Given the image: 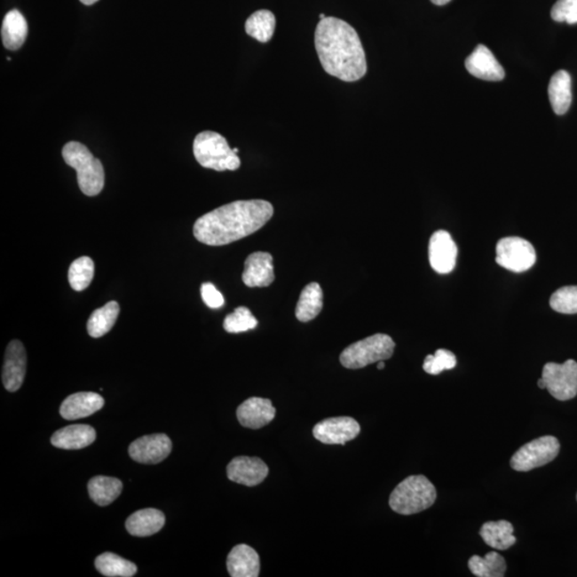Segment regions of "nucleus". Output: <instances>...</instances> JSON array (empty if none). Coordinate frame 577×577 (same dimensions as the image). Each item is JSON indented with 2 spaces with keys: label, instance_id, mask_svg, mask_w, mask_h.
Listing matches in <instances>:
<instances>
[{
  "label": "nucleus",
  "instance_id": "6ab92c4d",
  "mask_svg": "<svg viewBox=\"0 0 577 577\" xmlns=\"http://www.w3.org/2000/svg\"><path fill=\"white\" fill-rule=\"evenodd\" d=\"M97 439V432L88 424H73L58 430L51 439L56 448L77 450L88 447Z\"/></svg>",
  "mask_w": 577,
  "mask_h": 577
},
{
  "label": "nucleus",
  "instance_id": "6e6552de",
  "mask_svg": "<svg viewBox=\"0 0 577 577\" xmlns=\"http://www.w3.org/2000/svg\"><path fill=\"white\" fill-rule=\"evenodd\" d=\"M537 255L528 241L518 237L503 238L496 246V262L503 269L522 273L532 269Z\"/></svg>",
  "mask_w": 577,
  "mask_h": 577
},
{
  "label": "nucleus",
  "instance_id": "f3484780",
  "mask_svg": "<svg viewBox=\"0 0 577 577\" xmlns=\"http://www.w3.org/2000/svg\"><path fill=\"white\" fill-rule=\"evenodd\" d=\"M243 282L249 288L269 287L275 280L273 257L269 253L251 254L245 261Z\"/></svg>",
  "mask_w": 577,
  "mask_h": 577
},
{
  "label": "nucleus",
  "instance_id": "2f4dec72",
  "mask_svg": "<svg viewBox=\"0 0 577 577\" xmlns=\"http://www.w3.org/2000/svg\"><path fill=\"white\" fill-rule=\"evenodd\" d=\"M257 325H258V320L253 316L249 308L243 306L228 314L224 321V328L230 334L248 332V330L256 328Z\"/></svg>",
  "mask_w": 577,
  "mask_h": 577
},
{
  "label": "nucleus",
  "instance_id": "f257e3e1",
  "mask_svg": "<svg viewBox=\"0 0 577 577\" xmlns=\"http://www.w3.org/2000/svg\"><path fill=\"white\" fill-rule=\"evenodd\" d=\"M273 214L274 208L269 202L256 199L231 202L198 218L194 235L202 244L227 245L257 233Z\"/></svg>",
  "mask_w": 577,
  "mask_h": 577
},
{
  "label": "nucleus",
  "instance_id": "e433bc0d",
  "mask_svg": "<svg viewBox=\"0 0 577 577\" xmlns=\"http://www.w3.org/2000/svg\"><path fill=\"white\" fill-rule=\"evenodd\" d=\"M431 2L437 4V6H444V4H447L451 0H431Z\"/></svg>",
  "mask_w": 577,
  "mask_h": 577
},
{
  "label": "nucleus",
  "instance_id": "9b49d317",
  "mask_svg": "<svg viewBox=\"0 0 577 577\" xmlns=\"http://www.w3.org/2000/svg\"><path fill=\"white\" fill-rule=\"evenodd\" d=\"M172 443L165 434H152L138 439L130 445V458L141 464H157L170 454Z\"/></svg>",
  "mask_w": 577,
  "mask_h": 577
},
{
  "label": "nucleus",
  "instance_id": "aec40b11",
  "mask_svg": "<svg viewBox=\"0 0 577 577\" xmlns=\"http://www.w3.org/2000/svg\"><path fill=\"white\" fill-rule=\"evenodd\" d=\"M227 569L233 577H257L260 573L258 553L249 545L240 544L231 549L227 559Z\"/></svg>",
  "mask_w": 577,
  "mask_h": 577
},
{
  "label": "nucleus",
  "instance_id": "a19ab883",
  "mask_svg": "<svg viewBox=\"0 0 577 577\" xmlns=\"http://www.w3.org/2000/svg\"><path fill=\"white\" fill-rule=\"evenodd\" d=\"M327 18H328L327 15H325L323 13L320 14V19L324 20V19H327Z\"/></svg>",
  "mask_w": 577,
  "mask_h": 577
},
{
  "label": "nucleus",
  "instance_id": "c9c22d12",
  "mask_svg": "<svg viewBox=\"0 0 577 577\" xmlns=\"http://www.w3.org/2000/svg\"><path fill=\"white\" fill-rule=\"evenodd\" d=\"M202 296L204 304L209 308L218 309L224 306L225 298L217 287L211 282H204L202 286Z\"/></svg>",
  "mask_w": 577,
  "mask_h": 577
},
{
  "label": "nucleus",
  "instance_id": "dca6fc26",
  "mask_svg": "<svg viewBox=\"0 0 577 577\" xmlns=\"http://www.w3.org/2000/svg\"><path fill=\"white\" fill-rule=\"evenodd\" d=\"M276 408L269 399L249 398L238 407L237 416L245 428L260 429L267 426L275 418Z\"/></svg>",
  "mask_w": 577,
  "mask_h": 577
},
{
  "label": "nucleus",
  "instance_id": "9d476101",
  "mask_svg": "<svg viewBox=\"0 0 577 577\" xmlns=\"http://www.w3.org/2000/svg\"><path fill=\"white\" fill-rule=\"evenodd\" d=\"M313 437L328 445H344L358 438L360 426L351 417H335L324 419L314 426Z\"/></svg>",
  "mask_w": 577,
  "mask_h": 577
},
{
  "label": "nucleus",
  "instance_id": "f03ea898",
  "mask_svg": "<svg viewBox=\"0 0 577 577\" xmlns=\"http://www.w3.org/2000/svg\"><path fill=\"white\" fill-rule=\"evenodd\" d=\"M314 44L320 62L328 75L344 82H356L367 73L364 46L350 24L337 18L320 20Z\"/></svg>",
  "mask_w": 577,
  "mask_h": 577
},
{
  "label": "nucleus",
  "instance_id": "7c9ffc66",
  "mask_svg": "<svg viewBox=\"0 0 577 577\" xmlns=\"http://www.w3.org/2000/svg\"><path fill=\"white\" fill-rule=\"evenodd\" d=\"M69 282L75 291L81 292L86 290L91 286L94 276V264L89 257H81V258L73 261L69 269Z\"/></svg>",
  "mask_w": 577,
  "mask_h": 577
},
{
  "label": "nucleus",
  "instance_id": "39448f33",
  "mask_svg": "<svg viewBox=\"0 0 577 577\" xmlns=\"http://www.w3.org/2000/svg\"><path fill=\"white\" fill-rule=\"evenodd\" d=\"M193 149L199 164L208 170L234 171L241 166L239 156L230 148L227 139L212 130L199 133Z\"/></svg>",
  "mask_w": 577,
  "mask_h": 577
},
{
  "label": "nucleus",
  "instance_id": "f704fd0d",
  "mask_svg": "<svg viewBox=\"0 0 577 577\" xmlns=\"http://www.w3.org/2000/svg\"><path fill=\"white\" fill-rule=\"evenodd\" d=\"M552 19L556 22L568 23L570 25L577 23V0H558L552 9Z\"/></svg>",
  "mask_w": 577,
  "mask_h": 577
},
{
  "label": "nucleus",
  "instance_id": "bb28decb",
  "mask_svg": "<svg viewBox=\"0 0 577 577\" xmlns=\"http://www.w3.org/2000/svg\"><path fill=\"white\" fill-rule=\"evenodd\" d=\"M119 312V304L115 301L94 311L88 320V334L93 338H99L107 335L117 321Z\"/></svg>",
  "mask_w": 577,
  "mask_h": 577
},
{
  "label": "nucleus",
  "instance_id": "58836bf2",
  "mask_svg": "<svg viewBox=\"0 0 577 577\" xmlns=\"http://www.w3.org/2000/svg\"><path fill=\"white\" fill-rule=\"evenodd\" d=\"M538 386H539V388H541V390H544V388H547V385H545V382L542 379V377H541V379H540L538 381Z\"/></svg>",
  "mask_w": 577,
  "mask_h": 577
},
{
  "label": "nucleus",
  "instance_id": "ea45409f",
  "mask_svg": "<svg viewBox=\"0 0 577 577\" xmlns=\"http://www.w3.org/2000/svg\"><path fill=\"white\" fill-rule=\"evenodd\" d=\"M385 368V363L384 360L379 361V364H377V369L383 370Z\"/></svg>",
  "mask_w": 577,
  "mask_h": 577
},
{
  "label": "nucleus",
  "instance_id": "c756f323",
  "mask_svg": "<svg viewBox=\"0 0 577 577\" xmlns=\"http://www.w3.org/2000/svg\"><path fill=\"white\" fill-rule=\"evenodd\" d=\"M96 568L104 576L107 577H132L138 572V566L114 553H104L98 556Z\"/></svg>",
  "mask_w": 577,
  "mask_h": 577
},
{
  "label": "nucleus",
  "instance_id": "393cba45",
  "mask_svg": "<svg viewBox=\"0 0 577 577\" xmlns=\"http://www.w3.org/2000/svg\"><path fill=\"white\" fill-rule=\"evenodd\" d=\"M323 308V291L318 282L309 283L303 288L298 300L296 316L298 321L309 322L316 319Z\"/></svg>",
  "mask_w": 577,
  "mask_h": 577
},
{
  "label": "nucleus",
  "instance_id": "423d86ee",
  "mask_svg": "<svg viewBox=\"0 0 577 577\" xmlns=\"http://www.w3.org/2000/svg\"><path fill=\"white\" fill-rule=\"evenodd\" d=\"M395 346L391 336L375 334L348 346L340 355V363L348 369L365 368L371 364L390 360Z\"/></svg>",
  "mask_w": 577,
  "mask_h": 577
},
{
  "label": "nucleus",
  "instance_id": "1a4fd4ad",
  "mask_svg": "<svg viewBox=\"0 0 577 577\" xmlns=\"http://www.w3.org/2000/svg\"><path fill=\"white\" fill-rule=\"evenodd\" d=\"M542 379L550 395L559 401H568L577 395V363H549L543 367Z\"/></svg>",
  "mask_w": 577,
  "mask_h": 577
},
{
  "label": "nucleus",
  "instance_id": "b1692460",
  "mask_svg": "<svg viewBox=\"0 0 577 577\" xmlns=\"http://www.w3.org/2000/svg\"><path fill=\"white\" fill-rule=\"evenodd\" d=\"M513 532L512 524L502 519V521L485 523L480 528L479 534L490 548L505 550L513 547L517 542Z\"/></svg>",
  "mask_w": 577,
  "mask_h": 577
},
{
  "label": "nucleus",
  "instance_id": "0eeeda50",
  "mask_svg": "<svg viewBox=\"0 0 577 577\" xmlns=\"http://www.w3.org/2000/svg\"><path fill=\"white\" fill-rule=\"evenodd\" d=\"M559 440L555 437L539 438L532 440L519 448L513 454L510 465L517 471H529L541 468L552 462L558 455Z\"/></svg>",
  "mask_w": 577,
  "mask_h": 577
},
{
  "label": "nucleus",
  "instance_id": "4be33fe9",
  "mask_svg": "<svg viewBox=\"0 0 577 577\" xmlns=\"http://www.w3.org/2000/svg\"><path fill=\"white\" fill-rule=\"evenodd\" d=\"M28 35V20L19 10H12L4 19L2 38L4 47L17 51L22 47Z\"/></svg>",
  "mask_w": 577,
  "mask_h": 577
},
{
  "label": "nucleus",
  "instance_id": "7ed1b4c3",
  "mask_svg": "<svg viewBox=\"0 0 577 577\" xmlns=\"http://www.w3.org/2000/svg\"><path fill=\"white\" fill-rule=\"evenodd\" d=\"M437 489L427 477L410 476L392 491L390 506L402 516H412L431 507L437 501Z\"/></svg>",
  "mask_w": 577,
  "mask_h": 577
},
{
  "label": "nucleus",
  "instance_id": "ddd939ff",
  "mask_svg": "<svg viewBox=\"0 0 577 577\" xmlns=\"http://www.w3.org/2000/svg\"><path fill=\"white\" fill-rule=\"evenodd\" d=\"M267 475L269 468L264 461L255 456H237L227 466L228 478L246 486L262 484Z\"/></svg>",
  "mask_w": 577,
  "mask_h": 577
},
{
  "label": "nucleus",
  "instance_id": "f8f14e48",
  "mask_svg": "<svg viewBox=\"0 0 577 577\" xmlns=\"http://www.w3.org/2000/svg\"><path fill=\"white\" fill-rule=\"evenodd\" d=\"M458 248L447 231L439 230L432 234L429 243V260L439 274H448L455 266Z\"/></svg>",
  "mask_w": 577,
  "mask_h": 577
},
{
  "label": "nucleus",
  "instance_id": "cd10ccee",
  "mask_svg": "<svg viewBox=\"0 0 577 577\" xmlns=\"http://www.w3.org/2000/svg\"><path fill=\"white\" fill-rule=\"evenodd\" d=\"M469 568L475 576L502 577L505 576L507 565L505 558L502 555L490 552L485 557L474 555L469 560Z\"/></svg>",
  "mask_w": 577,
  "mask_h": 577
},
{
  "label": "nucleus",
  "instance_id": "72a5a7b5",
  "mask_svg": "<svg viewBox=\"0 0 577 577\" xmlns=\"http://www.w3.org/2000/svg\"><path fill=\"white\" fill-rule=\"evenodd\" d=\"M456 366V358L448 350L439 349L434 355H428L423 363V370L428 375H438L445 370L454 369Z\"/></svg>",
  "mask_w": 577,
  "mask_h": 577
},
{
  "label": "nucleus",
  "instance_id": "4c0bfd02",
  "mask_svg": "<svg viewBox=\"0 0 577 577\" xmlns=\"http://www.w3.org/2000/svg\"><path fill=\"white\" fill-rule=\"evenodd\" d=\"M82 4H86V6H91V4H96L99 0H81Z\"/></svg>",
  "mask_w": 577,
  "mask_h": 577
},
{
  "label": "nucleus",
  "instance_id": "473e14b6",
  "mask_svg": "<svg viewBox=\"0 0 577 577\" xmlns=\"http://www.w3.org/2000/svg\"><path fill=\"white\" fill-rule=\"evenodd\" d=\"M549 305L555 312L560 313H577V286L558 288V290L550 296Z\"/></svg>",
  "mask_w": 577,
  "mask_h": 577
},
{
  "label": "nucleus",
  "instance_id": "20e7f679",
  "mask_svg": "<svg viewBox=\"0 0 577 577\" xmlns=\"http://www.w3.org/2000/svg\"><path fill=\"white\" fill-rule=\"evenodd\" d=\"M62 156L67 164L76 170L78 186L86 196H97L102 192L105 183L102 162L85 145L70 141L62 149Z\"/></svg>",
  "mask_w": 577,
  "mask_h": 577
},
{
  "label": "nucleus",
  "instance_id": "c85d7f7f",
  "mask_svg": "<svg viewBox=\"0 0 577 577\" xmlns=\"http://www.w3.org/2000/svg\"><path fill=\"white\" fill-rule=\"evenodd\" d=\"M275 28V15L269 10H259V12L251 14L245 24L246 34L262 43H266L272 39Z\"/></svg>",
  "mask_w": 577,
  "mask_h": 577
},
{
  "label": "nucleus",
  "instance_id": "79ce46f5",
  "mask_svg": "<svg viewBox=\"0 0 577 577\" xmlns=\"http://www.w3.org/2000/svg\"><path fill=\"white\" fill-rule=\"evenodd\" d=\"M576 498H577V496H576Z\"/></svg>",
  "mask_w": 577,
  "mask_h": 577
},
{
  "label": "nucleus",
  "instance_id": "5701e85b",
  "mask_svg": "<svg viewBox=\"0 0 577 577\" xmlns=\"http://www.w3.org/2000/svg\"><path fill=\"white\" fill-rule=\"evenodd\" d=\"M549 98L555 114L561 115L568 112L572 103V81L568 72H556L550 78Z\"/></svg>",
  "mask_w": 577,
  "mask_h": 577
},
{
  "label": "nucleus",
  "instance_id": "4468645a",
  "mask_svg": "<svg viewBox=\"0 0 577 577\" xmlns=\"http://www.w3.org/2000/svg\"><path fill=\"white\" fill-rule=\"evenodd\" d=\"M28 355L24 345L19 340H12L7 346L3 368V383L8 391H17L23 385Z\"/></svg>",
  "mask_w": 577,
  "mask_h": 577
},
{
  "label": "nucleus",
  "instance_id": "a878e982",
  "mask_svg": "<svg viewBox=\"0 0 577 577\" xmlns=\"http://www.w3.org/2000/svg\"><path fill=\"white\" fill-rule=\"evenodd\" d=\"M123 490V484L112 477H93L88 484V492L91 500L99 506H108L117 500Z\"/></svg>",
  "mask_w": 577,
  "mask_h": 577
},
{
  "label": "nucleus",
  "instance_id": "a211bd4d",
  "mask_svg": "<svg viewBox=\"0 0 577 577\" xmlns=\"http://www.w3.org/2000/svg\"><path fill=\"white\" fill-rule=\"evenodd\" d=\"M104 399L97 392H76L67 397L60 407V415L67 421L85 418L101 410Z\"/></svg>",
  "mask_w": 577,
  "mask_h": 577
},
{
  "label": "nucleus",
  "instance_id": "412c9836",
  "mask_svg": "<svg viewBox=\"0 0 577 577\" xmlns=\"http://www.w3.org/2000/svg\"><path fill=\"white\" fill-rule=\"evenodd\" d=\"M165 516L157 509H143L129 517L125 527L134 537H149L165 526Z\"/></svg>",
  "mask_w": 577,
  "mask_h": 577
},
{
  "label": "nucleus",
  "instance_id": "2eb2a0df",
  "mask_svg": "<svg viewBox=\"0 0 577 577\" xmlns=\"http://www.w3.org/2000/svg\"><path fill=\"white\" fill-rule=\"evenodd\" d=\"M466 70L470 75L490 82L502 81L506 76L505 70L497 61L493 52L485 45H478L465 61Z\"/></svg>",
  "mask_w": 577,
  "mask_h": 577
}]
</instances>
